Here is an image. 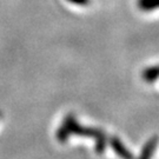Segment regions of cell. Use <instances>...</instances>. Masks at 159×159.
Here are the masks:
<instances>
[{"label":"cell","instance_id":"4","mask_svg":"<svg viewBox=\"0 0 159 159\" xmlns=\"http://www.w3.org/2000/svg\"><path fill=\"white\" fill-rule=\"evenodd\" d=\"M138 7L143 11H153L159 8V0H138Z\"/></svg>","mask_w":159,"mask_h":159},{"label":"cell","instance_id":"2","mask_svg":"<svg viewBox=\"0 0 159 159\" xmlns=\"http://www.w3.org/2000/svg\"><path fill=\"white\" fill-rule=\"evenodd\" d=\"M111 145H112L113 150L116 151V153L119 154L120 157H125V158H132V157H133L132 153H130V152L126 150V148L123 145V143L120 142L117 137L111 138Z\"/></svg>","mask_w":159,"mask_h":159},{"label":"cell","instance_id":"1","mask_svg":"<svg viewBox=\"0 0 159 159\" xmlns=\"http://www.w3.org/2000/svg\"><path fill=\"white\" fill-rule=\"evenodd\" d=\"M84 136V137H92L96 139V150L98 153H102L105 151L106 148V134L102 130L98 129H91L85 127L77 123L75 117L70 114L64 120L63 125L59 129L57 133V138L60 142H66L70 136Z\"/></svg>","mask_w":159,"mask_h":159},{"label":"cell","instance_id":"5","mask_svg":"<svg viewBox=\"0 0 159 159\" xmlns=\"http://www.w3.org/2000/svg\"><path fill=\"white\" fill-rule=\"evenodd\" d=\"M143 77L146 81H153L159 77V66L146 68L143 73Z\"/></svg>","mask_w":159,"mask_h":159},{"label":"cell","instance_id":"6","mask_svg":"<svg viewBox=\"0 0 159 159\" xmlns=\"http://www.w3.org/2000/svg\"><path fill=\"white\" fill-rule=\"evenodd\" d=\"M68 1H71L73 4H78V5H86L89 2V0H68Z\"/></svg>","mask_w":159,"mask_h":159},{"label":"cell","instance_id":"3","mask_svg":"<svg viewBox=\"0 0 159 159\" xmlns=\"http://www.w3.org/2000/svg\"><path fill=\"white\" fill-rule=\"evenodd\" d=\"M158 137H153V138H151L148 143H146V145L144 146L143 148L142 153H140V157L142 158H148V157H151L152 154H153L154 150L157 148V145H158Z\"/></svg>","mask_w":159,"mask_h":159}]
</instances>
